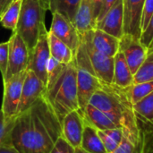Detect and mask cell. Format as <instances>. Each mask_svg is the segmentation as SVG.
<instances>
[{
	"label": "cell",
	"mask_w": 153,
	"mask_h": 153,
	"mask_svg": "<svg viewBox=\"0 0 153 153\" xmlns=\"http://www.w3.org/2000/svg\"><path fill=\"white\" fill-rule=\"evenodd\" d=\"M75 153H88L86 152L85 151H83L82 149H81V148H76L75 149Z\"/></svg>",
	"instance_id": "39"
},
{
	"label": "cell",
	"mask_w": 153,
	"mask_h": 153,
	"mask_svg": "<svg viewBox=\"0 0 153 153\" xmlns=\"http://www.w3.org/2000/svg\"><path fill=\"white\" fill-rule=\"evenodd\" d=\"M48 42L50 56L58 62L67 65L74 59V51L49 30L48 31Z\"/></svg>",
	"instance_id": "20"
},
{
	"label": "cell",
	"mask_w": 153,
	"mask_h": 153,
	"mask_svg": "<svg viewBox=\"0 0 153 153\" xmlns=\"http://www.w3.org/2000/svg\"><path fill=\"white\" fill-rule=\"evenodd\" d=\"M99 135L103 143L107 153L114 152L121 144L124 137L122 128H113L105 131H99Z\"/></svg>",
	"instance_id": "25"
},
{
	"label": "cell",
	"mask_w": 153,
	"mask_h": 153,
	"mask_svg": "<svg viewBox=\"0 0 153 153\" xmlns=\"http://www.w3.org/2000/svg\"><path fill=\"white\" fill-rule=\"evenodd\" d=\"M104 0H92V11H93V19L96 22L97 18L100 14L101 7L103 5Z\"/></svg>",
	"instance_id": "36"
},
{
	"label": "cell",
	"mask_w": 153,
	"mask_h": 153,
	"mask_svg": "<svg viewBox=\"0 0 153 153\" xmlns=\"http://www.w3.org/2000/svg\"><path fill=\"white\" fill-rule=\"evenodd\" d=\"M83 117L84 121L87 124L93 126L99 131L117 128V126L109 119V117L105 113L91 104L87 105L83 112Z\"/></svg>",
	"instance_id": "21"
},
{
	"label": "cell",
	"mask_w": 153,
	"mask_h": 153,
	"mask_svg": "<svg viewBox=\"0 0 153 153\" xmlns=\"http://www.w3.org/2000/svg\"><path fill=\"white\" fill-rule=\"evenodd\" d=\"M74 62L77 72L78 104L80 110L83 113L92 95L101 87V82L95 74L82 39L74 54Z\"/></svg>",
	"instance_id": "5"
},
{
	"label": "cell",
	"mask_w": 153,
	"mask_h": 153,
	"mask_svg": "<svg viewBox=\"0 0 153 153\" xmlns=\"http://www.w3.org/2000/svg\"><path fill=\"white\" fill-rule=\"evenodd\" d=\"M22 3V0H13L4 11L0 19V23L4 28L8 29L12 31H14L16 30L20 17Z\"/></svg>",
	"instance_id": "24"
},
{
	"label": "cell",
	"mask_w": 153,
	"mask_h": 153,
	"mask_svg": "<svg viewBox=\"0 0 153 153\" xmlns=\"http://www.w3.org/2000/svg\"><path fill=\"white\" fill-rule=\"evenodd\" d=\"M84 125L83 113L80 109L69 112L61 122L62 137L75 149L81 146Z\"/></svg>",
	"instance_id": "12"
},
{
	"label": "cell",
	"mask_w": 153,
	"mask_h": 153,
	"mask_svg": "<svg viewBox=\"0 0 153 153\" xmlns=\"http://www.w3.org/2000/svg\"><path fill=\"white\" fill-rule=\"evenodd\" d=\"M89 104L105 113L117 127L122 128L124 137L134 143L139 141L148 126L136 117L126 88L114 83L101 82V87L92 95Z\"/></svg>",
	"instance_id": "2"
},
{
	"label": "cell",
	"mask_w": 153,
	"mask_h": 153,
	"mask_svg": "<svg viewBox=\"0 0 153 153\" xmlns=\"http://www.w3.org/2000/svg\"><path fill=\"white\" fill-rule=\"evenodd\" d=\"M141 43L146 48H149L152 45L153 41V13L148 22L147 27L145 30L142 32L141 37H140Z\"/></svg>",
	"instance_id": "32"
},
{
	"label": "cell",
	"mask_w": 153,
	"mask_h": 153,
	"mask_svg": "<svg viewBox=\"0 0 153 153\" xmlns=\"http://www.w3.org/2000/svg\"><path fill=\"white\" fill-rule=\"evenodd\" d=\"M48 9V0H22L15 31L25 42L29 51L37 44L46 30L45 12Z\"/></svg>",
	"instance_id": "4"
},
{
	"label": "cell",
	"mask_w": 153,
	"mask_h": 153,
	"mask_svg": "<svg viewBox=\"0 0 153 153\" xmlns=\"http://www.w3.org/2000/svg\"><path fill=\"white\" fill-rule=\"evenodd\" d=\"M117 0H104V3H103V5L101 7V10L100 12V14L97 18V21H96V23L99 22L100 21H101L103 19V17L106 15V13L110 10V8L114 5V4L117 2Z\"/></svg>",
	"instance_id": "35"
},
{
	"label": "cell",
	"mask_w": 153,
	"mask_h": 153,
	"mask_svg": "<svg viewBox=\"0 0 153 153\" xmlns=\"http://www.w3.org/2000/svg\"><path fill=\"white\" fill-rule=\"evenodd\" d=\"M81 0H48V10L52 13H59L74 22Z\"/></svg>",
	"instance_id": "23"
},
{
	"label": "cell",
	"mask_w": 153,
	"mask_h": 153,
	"mask_svg": "<svg viewBox=\"0 0 153 153\" xmlns=\"http://www.w3.org/2000/svg\"><path fill=\"white\" fill-rule=\"evenodd\" d=\"M74 24L80 34L96 28V22L93 19L92 0H81Z\"/></svg>",
	"instance_id": "18"
},
{
	"label": "cell",
	"mask_w": 153,
	"mask_h": 153,
	"mask_svg": "<svg viewBox=\"0 0 153 153\" xmlns=\"http://www.w3.org/2000/svg\"><path fill=\"white\" fill-rule=\"evenodd\" d=\"M80 35L85 46L95 74L99 78V80L103 83H113L115 64L114 57L107 56L94 48L92 43V30Z\"/></svg>",
	"instance_id": "6"
},
{
	"label": "cell",
	"mask_w": 153,
	"mask_h": 153,
	"mask_svg": "<svg viewBox=\"0 0 153 153\" xmlns=\"http://www.w3.org/2000/svg\"><path fill=\"white\" fill-rule=\"evenodd\" d=\"M8 52H9V43L2 42L0 43V72L2 77L5 75L8 64Z\"/></svg>",
	"instance_id": "33"
},
{
	"label": "cell",
	"mask_w": 153,
	"mask_h": 153,
	"mask_svg": "<svg viewBox=\"0 0 153 153\" xmlns=\"http://www.w3.org/2000/svg\"><path fill=\"white\" fill-rule=\"evenodd\" d=\"M61 135V122L41 96L15 117L11 143L19 153H49Z\"/></svg>",
	"instance_id": "1"
},
{
	"label": "cell",
	"mask_w": 153,
	"mask_h": 153,
	"mask_svg": "<svg viewBox=\"0 0 153 153\" xmlns=\"http://www.w3.org/2000/svg\"><path fill=\"white\" fill-rule=\"evenodd\" d=\"M80 148L88 153H107L98 130L86 122Z\"/></svg>",
	"instance_id": "22"
},
{
	"label": "cell",
	"mask_w": 153,
	"mask_h": 153,
	"mask_svg": "<svg viewBox=\"0 0 153 153\" xmlns=\"http://www.w3.org/2000/svg\"><path fill=\"white\" fill-rule=\"evenodd\" d=\"M13 0H0V19H1V16H2L4 11L6 9V7L10 4V3Z\"/></svg>",
	"instance_id": "37"
},
{
	"label": "cell",
	"mask_w": 153,
	"mask_h": 153,
	"mask_svg": "<svg viewBox=\"0 0 153 153\" xmlns=\"http://www.w3.org/2000/svg\"><path fill=\"white\" fill-rule=\"evenodd\" d=\"M49 153H75V148L68 143L61 135L56 140Z\"/></svg>",
	"instance_id": "31"
},
{
	"label": "cell",
	"mask_w": 153,
	"mask_h": 153,
	"mask_svg": "<svg viewBox=\"0 0 153 153\" xmlns=\"http://www.w3.org/2000/svg\"><path fill=\"white\" fill-rule=\"evenodd\" d=\"M153 13V0H145L143 12V17H142V22H141V30L142 32L145 30V28L148 25V22L152 17Z\"/></svg>",
	"instance_id": "34"
},
{
	"label": "cell",
	"mask_w": 153,
	"mask_h": 153,
	"mask_svg": "<svg viewBox=\"0 0 153 153\" xmlns=\"http://www.w3.org/2000/svg\"><path fill=\"white\" fill-rule=\"evenodd\" d=\"M0 153H19L13 146H0Z\"/></svg>",
	"instance_id": "38"
},
{
	"label": "cell",
	"mask_w": 153,
	"mask_h": 153,
	"mask_svg": "<svg viewBox=\"0 0 153 153\" xmlns=\"http://www.w3.org/2000/svg\"><path fill=\"white\" fill-rule=\"evenodd\" d=\"M145 0H123L124 32L141 37V22Z\"/></svg>",
	"instance_id": "14"
},
{
	"label": "cell",
	"mask_w": 153,
	"mask_h": 153,
	"mask_svg": "<svg viewBox=\"0 0 153 153\" xmlns=\"http://www.w3.org/2000/svg\"><path fill=\"white\" fill-rule=\"evenodd\" d=\"M65 65H66L58 62L52 56L49 57L48 64H47V86H46V89L48 88L50 85H52L57 80V78L63 73Z\"/></svg>",
	"instance_id": "29"
},
{
	"label": "cell",
	"mask_w": 153,
	"mask_h": 153,
	"mask_svg": "<svg viewBox=\"0 0 153 153\" xmlns=\"http://www.w3.org/2000/svg\"><path fill=\"white\" fill-rule=\"evenodd\" d=\"M153 81V47L148 48L146 57L134 74V83H141Z\"/></svg>",
	"instance_id": "27"
},
{
	"label": "cell",
	"mask_w": 153,
	"mask_h": 153,
	"mask_svg": "<svg viewBox=\"0 0 153 153\" xmlns=\"http://www.w3.org/2000/svg\"><path fill=\"white\" fill-rule=\"evenodd\" d=\"M25 73L26 70L4 81V97L1 110L6 120L14 119L18 115Z\"/></svg>",
	"instance_id": "7"
},
{
	"label": "cell",
	"mask_w": 153,
	"mask_h": 153,
	"mask_svg": "<svg viewBox=\"0 0 153 153\" xmlns=\"http://www.w3.org/2000/svg\"><path fill=\"white\" fill-rule=\"evenodd\" d=\"M48 31L41 33L36 46L29 51V63L27 69L31 70L47 86V64L50 57L48 42Z\"/></svg>",
	"instance_id": "9"
},
{
	"label": "cell",
	"mask_w": 153,
	"mask_h": 153,
	"mask_svg": "<svg viewBox=\"0 0 153 153\" xmlns=\"http://www.w3.org/2000/svg\"><path fill=\"white\" fill-rule=\"evenodd\" d=\"M153 47V41H152V45H151V47H150V48H152Z\"/></svg>",
	"instance_id": "40"
},
{
	"label": "cell",
	"mask_w": 153,
	"mask_h": 153,
	"mask_svg": "<svg viewBox=\"0 0 153 153\" xmlns=\"http://www.w3.org/2000/svg\"><path fill=\"white\" fill-rule=\"evenodd\" d=\"M126 94L133 105L136 104L153 91V81L133 84L126 88Z\"/></svg>",
	"instance_id": "28"
},
{
	"label": "cell",
	"mask_w": 153,
	"mask_h": 153,
	"mask_svg": "<svg viewBox=\"0 0 153 153\" xmlns=\"http://www.w3.org/2000/svg\"><path fill=\"white\" fill-rule=\"evenodd\" d=\"M43 96L60 122L69 112L80 109L74 59L65 65L61 75L46 89Z\"/></svg>",
	"instance_id": "3"
},
{
	"label": "cell",
	"mask_w": 153,
	"mask_h": 153,
	"mask_svg": "<svg viewBox=\"0 0 153 153\" xmlns=\"http://www.w3.org/2000/svg\"><path fill=\"white\" fill-rule=\"evenodd\" d=\"M92 43L98 51L109 57H114L119 50V39L97 28L92 30Z\"/></svg>",
	"instance_id": "17"
},
{
	"label": "cell",
	"mask_w": 153,
	"mask_h": 153,
	"mask_svg": "<svg viewBox=\"0 0 153 153\" xmlns=\"http://www.w3.org/2000/svg\"><path fill=\"white\" fill-rule=\"evenodd\" d=\"M8 43V64L5 75L3 77V82L14 74L27 70L29 63V49L23 39L15 30L13 31Z\"/></svg>",
	"instance_id": "8"
},
{
	"label": "cell",
	"mask_w": 153,
	"mask_h": 153,
	"mask_svg": "<svg viewBox=\"0 0 153 153\" xmlns=\"http://www.w3.org/2000/svg\"><path fill=\"white\" fill-rule=\"evenodd\" d=\"M45 91L46 86L41 80L31 70L27 69L22 85L18 114L28 109L37 100L44 95Z\"/></svg>",
	"instance_id": "13"
},
{
	"label": "cell",
	"mask_w": 153,
	"mask_h": 153,
	"mask_svg": "<svg viewBox=\"0 0 153 153\" xmlns=\"http://www.w3.org/2000/svg\"><path fill=\"white\" fill-rule=\"evenodd\" d=\"M114 78L113 83L121 88H127L134 83V74H132L126 60L120 51L114 56Z\"/></svg>",
	"instance_id": "19"
},
{
	"label": "cell",
	"mask_w": 153,
	"mask_h": 153,
	"mask_svg": "<svg viewBox=\"0 0 153 153\" xmlns=\"http://www.w3.org/2000/svg\"><path fill=\"white\" fill-rule=\"evenodd\" d=\"M112 153H153V125H148L136 143L123 137L121 144Z\"/></svg>",
	"instance_id": "16"
},
{
	"label": "cell",
	"mask_w": 153,
	"mask_h": 153,
	"mask_svg": "<svg viewBox=\"0 0 153 153\" xmlns=\"http://www.w3.org/2000/svg\"><path fill=\"white\" fill-rule=\"evenodd\" d=\"M14 119L6 120L4 113L0 110V146H12L11 132Z\"/></svg>",
	"instance_id": "30"
},
{
	"label": "cell",
	"mask_w": 153,
	"mask_h": 153,
	"mask_svg": "<svg viewBox=\"0 0 153 153\" xmlns=\"http://www.w3.org/2000/svg\"><path fill=\"white\" fill-rule=\"evenodd\" d=\"M138 119L149 125H153V91L142 100L133 105Z\"/></svg>",
	"instance_id": "26"
},
{
	"label": "cell",
	"mask_w": 153,
	"mask_h": 153,
	"mask_svg": "<svg viewBox=\"0 0 153 153\" xmlns=\"http://www.w3.org/2000/svg\"><path fill=\"white\" fill-rule=\"evenodd\" d=\"M96 28L121 39L124 32V8L123 0H117L101 21L96 23Z\"/></svg>",
	"instance_id": "15"
},
{
	"label": "cell",
	"mask_w": 153,
	"mask_h": 153,
	"mask_svg": "<svg viewBox=\"0 0 153 153\" xmlns=\"http://www.w3.org/2000/svg\"><path fill=\"white\" fill-rule=\"evenodd\" d=\"M52 14L53 17L49 31L66 44L75 54L81 42V35L74 22L59 13H54Z\"/></svg>",
	"instance_id": "11"
},
{
	"label": "cell",
	"mask_w": 153,
	"mask_h": 153,
	"mask_svg": "<svg viewBox=\"0 0 153 153\" xmlns=\"http://www.w3.org/2000/svg\"><path fill=\"white\" fill-rule=\"evenodd\" d=\"M147 50L148 48L141 43L140 38L131 34L125 33L119 39L118 51L123 53L133 74L137 72L143 63L147 55Z\"/></svg>",
	"instance_id": "10"
}]
</instances>
